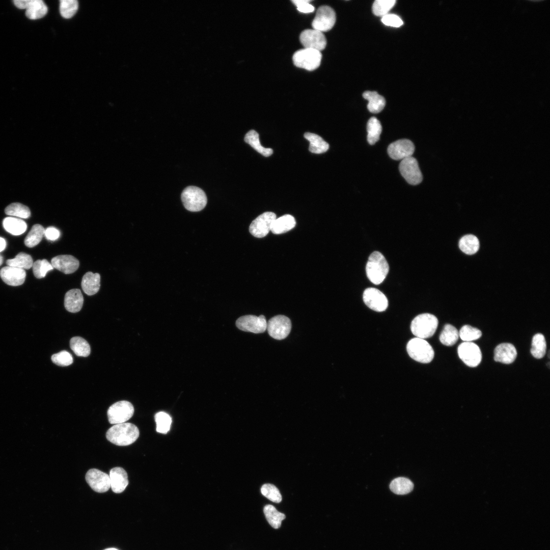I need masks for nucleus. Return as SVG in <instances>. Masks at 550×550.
<instances>
[{"label": "nucleus", "mask_w": 550, "mask_h": 550, "mask_svg": "<svg viewBox=\"0 0 550 550\" xmlns=\"http://www.w3.org/2000/svg\"><path fill=\"white\" fill-rule=\"evenodd\" d=\"M140 434L138 427L133 424L123 423L115 424L106 432V437L112 443L120 446L134 443Z\"/></svg>", "instance_id": "f257e3e1"}, {"label": "nucleus", "mask_w": 550, "mask_h": 550, "mask_svg": "<svg viewBox=\"0 0 550 550\" xmlns=\"http://www.w3.org/2000/svg\"><path fill=\"white\" fill-rule=\"evenodd\" d=\"M389 270V264L381 253L375 251L371 254L366 264V271L368 278L373 284H381L387 277Z\"/></svg>", "instance_id": "f03ea898"}, {"label": "nucleus", "mask_w": 550, "mask_h": 550, "mask_svg": "<svg viewBox=\"0 0 550 550\" xmlns=\"http://www.w3.org/2000/svg\"><path fill=\"white\" fill-rule=\"evenodd\" d=\"M438 323V320L434 315L429 313L421 314L411 321V331L417 338L423 339L428 338L435 333Z\"/></svg>", "instance_id": "7ed1b4c3"}, {"label": "nucleus", "mask_w": 550, "mask_h": 550, "mask_svg": "<svg viewBox=\"0 0 550 550\" xmlns=\"http://www.w3.org/2000/svg\"><path fill=\"white\" fill-rule=\"evenodd\" d=\"M406 349L409 356L420 363H430L434 358L432 346L423 339L417 337L411 339L407 343Z\"/></svg>", "instance_id": "20e7f679"}, {"label": "nucleus", "mask_w": 550, "mask_h": 550, "mask_svg": "<svg viewBox=\"0 0 550 550\" xmlns=\"http://www.w3.org/2000/svg\"><path fill=\"white\" fill-rule=\"evenodd\" d=\"M181 200L184 207L188 211L197 212L204 208L207 202L204 191L199 187L189 186L182 193Z\"/></svg>", "instance_id": "39448f33"}, {"label": "nucleus", "mask_w": 550, "mask_h": 550, "mask_svg": "<svg viewBox=\"0 0 550 550\" xmlns=\"http://www.w3.org/2000/svg\"><path fill=\"white\" fill-rule=\"evenodd\" d=\"M321 59V51L305 48L296 51L292 58L295 66L308 71L317 69L320 65Z\"/></svg>", "instance_id": "423d86ee"}, {"label": "nucleus", "mask_w": 550, "mask_h": 550, "mask_svg": "<svg viewBox=\"0 0 550 550\" xmlns=\"http://www.w3.org/2000/svg\"><path fill=\"white\" fill-rule=\"evenodd\" d=\"M133 413L132 404L125 400L114 403L108 408L107 412L109 422L114 425L125 423L132 417Z\"/></svg>", "instance_id": "0eeeda50"}, {"label": "nucleus", "mask_w": 550, "mask_h": 550, "mask_svg": "<svg viewBox=\"0 0 550 550\" xmlns=\"http://www.w3.org/2000/svg\"><path fill=\"white\" fill-rule=\"evenodd\" d=\"M291 329L290 319L282 315L273 317L267 322L266 329L270 337L277 340L286 338Z\"/></svg>", "instance_id": "6e6552de"}, {"label": "nucleus", "mask_w": 550, "mask_h": 550, "mask_svg": "<svg viewBox=\"0 0 550 550\" xmlns=\"http://www.w3.org/2000/svg\"><path fill=\"white\" fill-rule=\"evenodd\" d=\"M336 20L335 11L328 6H322L317 9L312 26L321 32H327L334 26Z\"/></svg>", "instance_id": "1a4fd4ad"}, {"label": "nucleus", "mask_w": 550, "mask_h": 550, "mask_svg": "<svg viewBox=\"0 0 550 550\" xmlns=\"http://www.w3.org/2000/svg\"><path fill=\"white\" fill-rule=\"evenodd\" d=\"M399 171L410 184L417 185L423 179L422 174L416 158L411 156L402 160L399 166Z\"/></svg>", "instance_id": "9d476101"}, {"label": "nucleus", "mask_w": 550, "mask_h": 550, "mask_svg": "<svg viewBox=\"0 0 550 550\" xmlns=\"http://www.w3.org/2000/svg\"><path fill=\"white\" fill-rule=\"evenodd\" d=\"M459 358L467 366L477 367L480 363L482 353L479 346L472 342H464L458 347Z\"/></svg>", "instance_id": "9b49d317"}, {"label": "nucleus", "mask_w": 550, "mask_h": 550, "mask_svg": "<svg viewBox=\"0 0 550 550\" xmlns=\"http://www.w3.org/2000/svg\"><path fill=\"white\" fill-rule=\"evenodd\" d=\"M236 326L240 330L255 334L264 332L267 322L264 316L248 315L241 316L236 321Z\"/></svg>", "instance_id": "f8f14e48"}, {"label": "nucleus", "mask_w": 550, "mask_h": 550, "mask_svg": "<svg viewBox=\"0 0 550 550\" xmlns=\"http://www.w3.org/2000/svg\"><path fill=\"white\" fill-rule=\"evenodd\" d=\"M276 215L272 212H265L259 215L251 223L249 231L251 234L257 238H262L267 235L270 231Z\"/></svg>", "instance_id": "ddd939ff"}, {"label": "nucleus", "mask_w": 550, "mask_h": 550, "mask_svg": "<svg viewBox=\"0 0 550 550\" xmlns=\"http://www.w3.org/2000/svg\"><path fill=\"white\" fill-rule=\"evenodd\" d=\"M14 5L17 8L26 9L25 15L30 19H38L44 16L48 9L42 0H15Z\"/></svg>", "instance_id": "4468645a"}, {"label": "nucleus", "mask_w": 550, "mask_h": 550, "mask_svg": "<svg viewBox=\"0 0 550 550\" xmlns=\"http://www.w3.org/2000/svg\"><path fill=\"white\" fill-rule=\"evenodd\" d=\"M299 40L305 48L321 51L326 45V39L322 32L315 29H307L302 31Z\"/></svg>", "instance_id": "2eb2a0df"}, {"label": "nucleus", "mask_w": 550, "mask_h": 550, "mask_svg": "<svg viewBox=\"0 0 550 550\" xmlns=\"http://www.w3.org/2000/svg\"><path fill=\"white\" fill-rule=\"evenodd\" d=\"M363 300L365 305L372 310L383 312L388 306V300L386 295L375 288H368L363 293Z\"/></svg>", "instance_id": "dca6fc26"}, {"label": "nucleus", "mask_w": 550, "mask_h": 550, "mask_svg": "<svg viewBox=\"0 0 550 550\" xmlns=\"http://www.w3.org/2000/svg\"><path fill=\"white\" fill-rule=\"evenodd\" d=\"M85 478L89 486L96 492H104L111 487L109 475L98 469L89 470Z\"/></svg>", "instance_id": "f3484780"}, {"label": "nucleus", "mask_w": 550, "mask_h": 550, "mask_svg": "<svg viewBox=\"0 0 550 550\" xmlns=\"http://www.w3.org/2000/svg\"><path fill=\"white\" fill-rule=\"evenodd\" d=\"M414 151V144L407 139L397 140L391 143L388 148L390 157L397 160H402L412 156Z\"/></svg>", "instance_id": "a211bd4d"}, {"label": "nucleus", "mask_w": 550, "mask_h": 550, "mask_svg": "<svg viewBox=\"0 0 550 550\" xmlns=\"http://www.w3.org/2000/svg\"><path fill=\"white\" fill-rule=\"evenodd\" d=\"M51 263L53 268L65 274L74 272L79 266V261L70 255L57 256L51 259Z\"/></svg>", "instance_id": "6ab92c4d"}, {"label": "nucleus", "mask_w": 550, "mask_h": 550, "mask_svg": "<svg viewBox=\"0 0 550 550\" xmlns=\"http://www.w3.org/2000/svg\"><path fill=\"white\" fill-rule=\"evenodd\" d=\"M0 277L7 285L17 286L24 282L26 273L23 269L7 266L1 269Z\"/></svg>", "instance_id": "aec40b11"}, {"label": "nucleus", "mask_w": 550, "mask_h": 550, "mask_svg": "<svg viewBox=\"0 0 550 550\" xmlns=\"http://www.w3.org/2000/svg\"><path fill=\"white\" fill-rule=\"evenodd\" d=\"M111 488L115 493L123 492L128 484L126 472L121 467L112 469L109 472Z\"/></svg>", "instance_id": "412c9836"}, {"label": "nucleus", "mask_w": 550, "mask_h": 550, "mask_svg": "<svg viewBox=\"0 0 550 550\" xmlns=\"http://www.w3.org/2000/svg\"><path fill=\"white\" fill-rule=\"evenodd\" d=\"M516 356V349L511 343H501L498 345L494 350V361L503 364H509L513 363Z\"/></svg>", "instance_id": "4be33fe9"}, {"label": "nucleus", "mask_w": 550, "mask_h": 550, "mask_svg": "<svg viewBox=\"0 0 550 550\" xmlns=\"http://www.w3.org/2000/svg\"><path fill=\"white\" fill-rule=\"evenodd\" d=\"M84 297L79 289H72L68 291L65 295L64 306L71 313L79 312L83 305Z\"/></svg>", "instance_id": "5701e85b"}, {"label": "nucleus", "mask_w": 550, "mask_h": 550, "mask_svg": "<svg viewBox=\"0 0 550 550\" xmlns=\"http://www.w3.org/2000/svg\"><path fill=\"white\" fill-rule=\"evenodd\" d=\"M81 286L84 292L88 295L95 294L100 287V274L91 271L86 272L82 278Z\"/></svg>", "instance_id": "b1692460"}, {"label": "nucleus", "mask_w": 550, "mask_h": 550, "mask_svg": "<svg viewBox=\"0 0 550 550\" xmlns=\"http://www.w3.org/2000/svg\"><path fill=\"white\" fill-rule=\"evenodd\" d=\"M296 224L294 217L289 214L284 215L273 222L270 231L275 234L285 233L293 229Z\"/></svg>", "instance_id": "393cba45"}, {"label": "nucleus", "mask_w": 550, "mask_h": 550, "mask_svg": "<svg viewBox=\"0 0 550 550\" xmlns=\"http://www.w3.org/2000/svg\"><path fill=\"white\" fill-rule=\"evenodd\" d=\"M363 96L368 101L367 107L372 113L380 112L386 105L384 97L375 91H366L363 93Z\"/></svg>", "instance_id": "a878e982"}, {"label": "nucleus", "mask_w": 550, "mask_h": 550, "mask_svg": "<svg viewBox=\"0 0 550 550\" xmlns=\"http://www.w3.org/2000/svg\"><path fill=\"white\" fill-rule=\"evenodd\" d=\"M304 138L309 141V151L315 154L324 153L329 149V144L318 134L306 132Z\"/></svg>", "instance_id": "bb28decb"}, {"label": "nucleus", "mask_w": 550, "mask_h": 550, "mask_svg": "<svg viewBox=\"0 0 550 550\" xmlns=\"http://www.w3.org/2000/svg\"><path fill=\"white\" fill-rule=\"evenodd\" d=\"M4 229L13 235H19L26 230L27 225L22 219L14 217H7L3 222Z\"/></svg>", "instance_id": "cd10ccee"}, {"label": "nucleus", "mask_w": 550, "mask_h": 550, "mask_svg": "<svg viewBox=\"0 0 550 550\" xmlns=\"http://www.w3.org/2000/svg\"><path fill=\"white\" fill-rule=\"evenodd\" d=\"M244 141L256 151L265 157L270 156L273 153L272 149L266 148L261 145L259 134L254 130H251L245 134Z\"/></svg>", "instance_id": "c85d7f7f"}, {"label": "nucleus", "mask_w": 550, "mask_h": 550, "mask_svg": "<svg viewBox=\"0 0 550 550\" xmlns=\"http://www.w3.org/2000/svg\"><path fill=\"white\" fill-rule=\"evenodd\" d=\"M263 512L268 522L274 529H279L281 526L282 521L286 518L284 514L278 511L271 505H265Z\"/></svg>", "instance_id": "c756f323"}, {"label": "nucleus", "mask_w": 550, "mask_h": 550, "mask_svg": "<svg viewBox=\"0 0 550 550\" xmlns=\"http://www.w3.org/2000/svg\"><path fill=\"white\" fill-rule=\"evenodd\" d=\"M479 245L478 238L472 234L463 236L459 242V246L461 251L468 255H473L477 253L479 249Z\"/></svg>", "instance_id": "7c9ffc66"}, {"label": "nucleus", "mask_w": 550, "mask_h": 550, "mask_svg": "<svg viewBox=\"0 0 550 550\" xmlns=\"http://www.w3.org/2000/svg\"><path fill=\"white\" fill-rule=\"evenodd\" d=\"M414 488L413 482L404 477H398L394 479L390 485L391 490L397 494H405L411 491Z\"/></svg>", "instance_id": "2f4dec72"}, {"label": "nucleus", "mask_w": 550, "mask_h": 550, "mask_svg": "<svg viewBox=\"0 0 550 550\" xmlns=\"http://www.w3.org/2000/svg\"><path fill=\"white\" fill-rule=\"evenodd\" d=\"M367 140L369 144L374 145L379 140L382 131V126L379 121L375 117H371L367 125Z\"/></svg>", "instance_id": "473e14b6"}, {"label": "nucleus", "mask_w": 550, "mask_h": 550, "mask_svg": "<svg viewBox=\"0 0 550 550\" xmlns=\"http://www.w3.org/2000/svg\"><path fill=\"white\" fill-rule=\"evenodd\" d=\"M70 346L74 353L78 356L87 357L91 352L88 342L80 337H74L70 341Z\"/></svg>", "instance_id": "72a5a7b5"}, {"label": "nucleus", "mask_w": 550, "mask_h": 550, "mask_svg": "<svg viewBox=\"0 0 550 550\" xmlns=\"http://www.w3.org/2000/svg\"><path fill=\"white\" fill-rule=\"evenodd\" d=\"M459 338V332L451 324H446L439 336L441 342L448 346L454 345Z\"/></svg>", "instance_id": "f704fd0d"}, {"label": "nucleus", "mask_w": 550, "mask_h": 550, "mask_svg": "<svg viewBox=\"0 0 550 550\" xmlns=\"http://www.w3.org/2000/svg\"><path fill=\"white\" fill-rule=\"evenodd\" d=\"M531 353L536 359L542 358L546 352V343L544 336L541 334H535L532 341Z\"/></svg>", "instance_id": "c9c22d12"}, {"label": "nucleus", "mask_w": 550, "mask_h": 550, "mask_svg": "<svg viewBox=\"0 0 550 550\" xmlns=\"http://www.w3.org/2000/svg\"><path fill=\"white\" fill-rule=\"evenodd\" d=\"M45 229L40 224H35L31 228L24 239L25 245L29 248L37 245L44 235Z\"/></svg>", "instance_id": "e433bc0d"}, {"label": "nucleus", "mask_w": 550, "mask_h": 550, "mask_svg": "<svg viewBox=\"0 0 550 550\" xmlns=\"http://www.w3.org/2000/svg\"><path fill=\"white\" fill-rule=\"evenodd\" d=\"M33 261L32 257L26 253L21 252L17 255L13 259H8L6 261L8 266L16 267L22 269H30L33 266Z\"/></svg>", "instance_id": "4c0bfd02"}, {"label": "nucleus", "mask_w": 550, "mask_h": 550, "mask_svg": "<svg viewBox=\"0 0 550 550\" xmlns=\"http://www.w3.org/2000/svg\"><path fill=\"white\" fill-rule=\"evenodd\" d=\"M5 211L8 215L22 218H28L31 215L29 207L19 203L10 204L5 208Z\"/></svg>", "instance_id": "58836bf2"}, {"label": "nucleus", "mask_w": 550, "mask_h": 550, "mask_svg": "<svg viewBox=\"0 0 550 550\" xmlns=\"http://www.w3.org/2000/svg\"><path fill=\"white\" fill-rule=\"evenodd\" d=\"M156 423V431L161 433H167L170 430L172 423V419L166 412L159 411L155 415Z\"/></svg>", "instance_id": "ea45409f"}, {"label": "nucleus", "mask_w": 550, "mask_h": 550, "mask_svg": "<svg viewBox=\"0 0 550 550\" xmlns=\"http://www.w3.org/2000/svg\"><path fill=\"white\" fill-rule=\"evenodd\" d=\"M395 3V0H376L372 5V12L375 15L382 17L388 14Z\"/></svg>", "instance_id": "a19ab883"}, {"label": "nucleus", "mask_w": 550, "mask_h": 550, "mask_svg": "<svg viewBox=\"0 0 550 550\" xmlns=\"http://www.w3.org/2000/svg\"><path fill=\"white\" fill-rule=\"evenodd\" d=\"M78 3L76 0H61L60 4V12L62 16L68 19L73 16L77 12Z\"/></svg>", "instance_id": "79ce46f5"}, {"label": "nucleus", "mask_w": 550, "mask_h": 550, "mask_svg": "<svg viewBox=\"0 0 550 550\" xmlns=\"http://www.w3.org/2000/svg\"><path fill=\"white\" fill-rule=\"evenodd\" d=\"M481 336L482 333L479 329L469 325H463L459 332V337L464 342H472Z\"/></svg>", "instance_id": "37998d69"}, {"label": "nucleus", "mask_w": 550, "mask_h": 550, "mask_svg": "<svg viewBox=\"0 0 550 550\" xmlns=\"http://www.w3.org/2000/svg\"><path fill=\"white\" fill-rule=\"evenodd\" d=\"M32 267L34 274L37 279L45 277L48 271L53 269L51 264L46 259L36 261L33 263Z\"/></svg>", "instance_id": "c03bdc74"}, {"label": "nucleus", "mask_w": 550, "mask_h": 550, "mask_svg": "<svg viewBox=\"0 0 550 550\" xmlns=\"http://www.w3.org/2000/svg\"><path fill=\"white\" fill-rule=\"evenodd\" d=\"M261 492L263 496L273 502L279 503L282 501V496L279 490L273 484H263L261 488Z\"/></svg>", "instance_id": "a18cd8bd"}, {"label": "nucleus", "mask_w": 550, "mask_h": 550, "mask_svg": "<svg viewBox=\"0 0 550 550\" xmlns=\"http://www.w3.org/2000/svg\"><path fill=\"white\" fill-rule=\"evenodd\" d=\"M52 362L58 366H67L73 363L72 355L66 350H63L51 356Z\"/></svg>", "instance_id": "49530a36"}, {"label": "nucleus", "mask_w": 550, "mask_h": 550, "mask_svg": "<svg viewBox=\"0 0 550 550\" xmlns=\"http://www.w3.org/2000/svg\"><path fill=\"white\" fill-rule=\"evenodd\" d=\"M381 20L386 25L396 28L401 26L403 23L400 17L393 14H388L382 16Z\"/></svg>", "instance_id": "de8ad7c7"}, {"label": "nucleus", "mask_w": 550, "mask_h": 550, "mask_svg": "<svg viewBox=\"0 0 550 550\" xmlns=\"http://www.w3.org/2000/svg\"><path fill=\"white\" fill-rule=\"evenodd\" d=\"M309 0H293L292 2L296 6L297 10L300 12L309 13L313 12L315 8L310 4Z\"/></svg>", "instance_id": "09e8293b"}, {"label": "nucleus", "mask_w": 550, "mask_h": 550, "mask_svg": "<svg viewBox=\"0 0 550 550\" xmlns=\"http://www.w3.org/2000/svg\"><path fill=\"white\" fill-rule=\"evenodd\" d=\"M44 236L47 239L54 241L60 237V232L55 227H49L45 230Z\"/></svg>", "instance_id": "8fccbe9b"}, {"label": "nucleus", "mask_w": 550, "mask_h": 550, "mask_svg": "<svg viewBox=\"0 0 550 550\" xmlns=\"http://www.w3.org/2000/svg\"><path fill=\"white\" fill-rule=\"evenodd\" d=\"M6 246V242L5 240L0 237V252L4 251Z\"/></svg>", "instance_id": "3c124183"}, {"label": "nucleus", "mask_w": 550, "mask_h": 550, "mask_svg": "<svg viewBox=\"0 0 550 550\" xmlns=\"http://www.w3.org/2000/svg\"><path fill=\"white\" fill-rule=\"evenodd\" d=\"M3 262V258L2 256L0 255V266L2 264Z\"/></svg>", "instance_id": "603ef678"}, {"label": "nucleus", "mask_w": 550, "mask_h": 550, "mask_svg": "<svg viewBox=\"0 0 550 550\" xmlns=\"http://www.w3.org/2000/svg\"><path fill=\"white\" fill-rule=\"evenodd\" d=\"M104 550H118V549H116L115 548H108L105 549Z\"/></svg>", "instance_id": "864d4df0"}]
</instances>
